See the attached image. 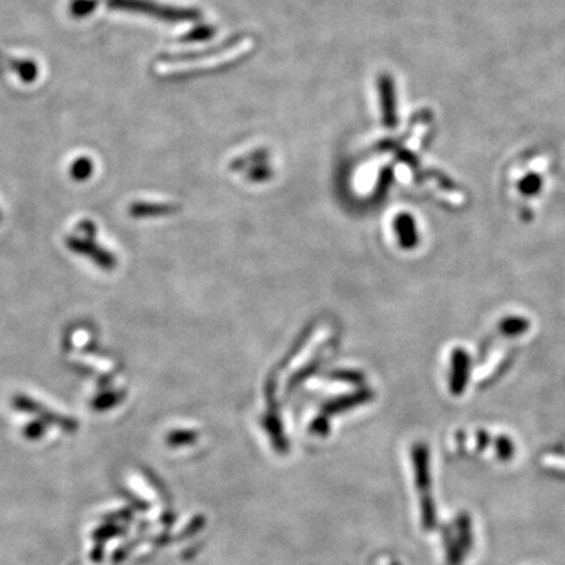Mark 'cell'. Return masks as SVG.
I'll list each match as a JSON object with an SVG mask.
<instances>
[{"label": "cell", "instance_id": "cell-10", "mask_svg": "<svg viewBox=\"0 0 565 565\" xmlns=\"http://www.w3.org/2000/svg\"><path fill=\"white\" fill-rule=\"evenodd\" d=\"M212 33H215V31H212V28H206V27H202V28H197V31L193 32V33L187 35V38H185V40H189V41L207 40V38H209V36H211Z\"/></svg>", "mask_w": 565, "mask_h": 565}, {"label": "cell", "instance_id": "cell-3", "mask_svg": "<svg viewBox=\"0 0 565 565\" xmlns=\"http://www.w3.org/2000/svg\"><path fill=\"white\" fill-rule=\"evenodd\" d=\"M66 245L74 251V253H80V255L92 258L93 261L98 264L102 269H114L116 259L115 256H111L107 250L101 248L99 245H96L92 239H80V237H74L70 236L68 239H66Z\"/></svg>", "mask_w": 565, "mask_h": 565}, {"label": "cell", "instance_id": "cell-12", "mask_svg": "<svg viewBox=\"0 0 565 565\" xmlns=\"http://www.w3.org/2000/svg\"><path fill=\"white\" fill-rule=\"evenodd\" d=\"M79 229L87 234L85 239H92L93 241V237L96 236V228H94V225H93L92 221H82L80 225H79Z\"/></svg>", "mask_w": 565, "mask_h": 565}, {"label": "cell", "instance_id": "cell-9", "mask_svg": "<svg viewBox=\"0 0 565 565\" xmlns=\"http://www.w3.org/2000/svg\"><path fill=\"white\" fill-rule=\"evenodd\" d=\"M514 454V446L508 440V438H501L500 446H498V456H500L503 460H508Z\"/></svg>", "mask_w": 565, "mask_h": 565}, {"label": "cell", "instance_id": "cell-4", "mask_svg": "<svg viewBox=\"0 0 565 565\" xmlns=\"http://www.w3.org/2000/svg\"><path fill=\"white\" fill-rule=\"evenodd\" d=\"M378 88H380L382 98V110H383V121L388 128H394L396 124V98H394V85L393 79L388 74H382L378 79Z\"/></svg>", "mask_w": 565, "mask_h": 565}, {"label": "cell", "instance_id": "cell-11", "mask_svg": "<svg viewBox=\"0 0 565 565\" xmlns=\"http://www.w3.org/2000/svg\"><path fill=\"white\" fill-rule=\"evenodd\" d=\"M116 400H118L116 394H104V396H101V397L96 399L94 407H96V408H107V407H110V405L116 404Z\"/></svg>", "mask_w": 565, "mask_h": 565}, {"label": "cell", "instance_id": "cell-8", "mask_svg": "<svg viewBox=\"0 0 565 565\" xmlns=\"http://www.w3.org/2000/svg\"><path fill=\"white\" fill-rule=\"evenodd\" d=\"M96 5V0H76L72 5V14L74 16H85L90 13Z\"/></svg>", "mask_w": 565, "mask_h": 565}, {"label": "cell", "instance_id": "cell-7", "mask_svg": "<svg viewBox=\"0 0 565 565\" xmlns=\"http://www.w3.org/2000/svg\"><path fill=\"white\" fill-rule=\"evenodd\" d=\"M16 70L21 79L26 82H32L36 76V66L32 62H19V65H16Z\"/></svg>", "mask_w": 565, "mask_h": 565}, {"label": "cell", "instance_id": "cell-1", "mask_svg": "<svg viewBox=\"0 0 565 565\" xmlns=\"http://www.w3.org/2000/svg\"><path fill=\"white\" fill-rule=\"evenodd\" d=\"M250 48H253V40H250V38L234 40L231 43H228L226 46H223L221 49L215 50L214 54H209V55H195V57H189V58H181V60L160 63L158 66V71L159 72H176V71H187V70L212 68V66L236 60L237 57H241L242 54H245V52H248Z\"/></svg>", "mask_w": 565, "mask_h": 565}, {"label": "cell", "instance_id": "cell-5", "mask_svg": "<svg viewBox=\"0 0 565 565\" xmlns=\"http://www.w3.org/2000/svg\"><path fill=\"white\" fill-rule=\"evenodd\" d=\"M131 214L133 217H148V215H160L173 211L172 206L165 204H146V203H136L131 206Z\"/></svg>", "mask_w": 565, "mask_h": 565}, {"label": "cell", "instance_id": "cell-2", "mask_svg": "<svg viewBox=\"0 0 565 565\" xmlns=\"http://www.w3.org/2000/svg\"><path fill=\"white\" fill-rule=\"evenodd\" d=\"M107 5L115 10L126 11H137L154 16L163 21H193L198 18L197 10L189 9H177V6L160 5L151 2V0H107Z\"/></svg>", "mask_w": 565, "mask_h": 565}, {"label": "cell", "instance_id": "cell-6", "mask_svg": "<svg viewBox=\"0 0 565 565\" xmlns=\"http://www.w3.org/2000/svg\"><path fill=\"white\" fill-rule=\"evenodd\" d=\"M93 172V162L88 158H79L71 165V176L76 181H85Z\"/></svg>", "mask_w": 565, "mask_h": 565}]
</instances>
